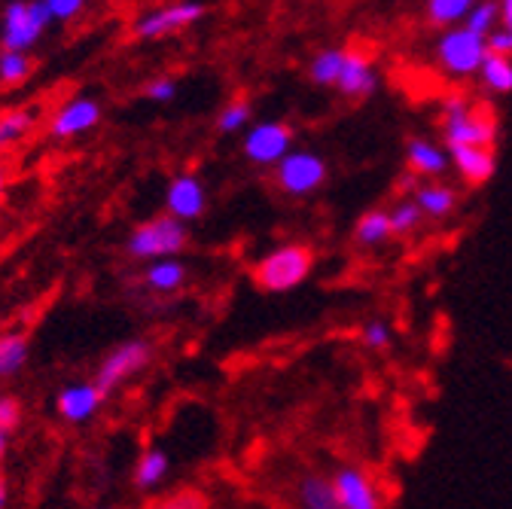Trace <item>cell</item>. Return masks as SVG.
<instances>
[{"label":"cell","instance_id":"cell-24","mask_svg":"<svg viewBox=\"0 0 512 509\" xmlns=\"http://www.w3.org/2000/svg\"><path fill=\"white\" fill-rule=\"evenodd\" d=\"M342 61H345V49H324L311 58L308 65V77L317 86H336L339 71H342Z\"/></svg>","mask_w":512,"mask_h":509},{"label":"cell","instance_id":"cell-31","mask_svg":"<svg viewBox=\"0 0 512 509\" xmlns=\"http://www.w3.org/2000/svg\"><path fill=\"white\" fill-rule=\"evenodd\" d=\"M150 509H211V500L199 488H180L162 497L159 503H153Z\"/></svg>","mask_w":512,"mask_h":509},{"label":"cell","instance_id":"cell-26","mask_svg":"<svg viewBox=\"0 0 512 509\" xmlns=\"http://www.w3.org/2000/svg\"><path fill=\"white\" fill-rule=\"evenodd\" d=\"M485 86L497 95H506L512 92V58H503V55H485L482 68H479Z\"/></svg>","mask_w":512,"mask_h":509},{"label":"cell","instance_id":"cell-38","mask_svg":"<svg viewBox=\"0 0 512 509\" xmlns=\"http://www.w3.org/2000/svg\"><path fill=\"white\" fill-rule=\"evenodd\" d=\"M497 7H500V19L506 28H512V0H497Z\"/></svg>","mask_w":512,"mask_h":509},{"label":"cell","instance_id":"cell-8","mask_svg":"<svg viewBox=\"0 0 512 509\" xmlns=\"http://www.w3.org/2000/svg\"><path fill=\"white\" fill-rule=\"evenodd\" d=\"M202 16H205V7L199 4V0H177V4L141 13L135 19L132 31L141 40H162L168 34H177V31H183L189 25H196Z\"/></svg>","mask_w":512,"mask_h":509},{"label":"cell","instance_id":"cell-37","mask_svg":"<svg viewBox=\"0 0 512 509\" xmlns=\"http://www.w3.org/2000/svg\"><path fill=\"white\" fill-rule=\"evenodd\" d=\"M418 186H421V183H418V174H412V171H406V174L400 177V183H397V189H400L403 196H409V193L415 196V189H418Z\"/></svg>","mask_w":512,"mask_h":509},{"label":"cell","instance_id":"cell-2","mask_svg":"<svg viewBox=\"0 0 512 509\" xmlns=\"http://www.w3.org/2000/svg\"><path fill=\"white\" fill-rule=\"evenodd\" d=\"M314 269V247L308 244H284L253 266V284L266 293H287L299 287Z\"/></svg>","mask_w":512,"mask_h":509},{"label":"cell","instance_id":"cell-12","mask_svg":"<svg viewBox=\"0 0 512 509\" xmlns=\"http://www.w3.org/2000/svg\"><path fill=\"white\" fill-rule=\"evenodd\" d=\"M165 214H171L174 220L180 223H189V220H199L208 208V193L199 177L192 174H177L171 183H168V193H165Z\"/></svg>","mask_w":512,"mask_h":509},{"label":"cell","instance_id":"cell-36","mask_svg":"<svg viewBox=\"0 0 512 509\" xmlns=\"http://www.w3.org/2000/svg\"><path fill=\"white\" fill-rule=\"evenodd\" d=\"M485 49L491 55H503V58H512V28H503V31H491L485 37Z\"/></svg>","mask_w":512,"mask_h":509},{"label":"cell","instance_id":"cell-6","mask_svg":"<svg viewBox=\"0 0 512 509\" xmlns=\"http://www.w3.org/2000/svg\"><path fill=\"white\" fill-rule=\"evenodd\" d=\"M275 183L293 199L311 196L327 183V162L311 150H290L275 165Z\"/></svg>","mask_w":512,"mask_h":509},{"label":"cell","instance_id":"cell-23","mask_svg":"<svg viewBox=\"0 0 512 509\" xmlns=\"http://www.w3.org/2000/svg\"><path fill=\"white\" fill-rule=\"evenodd\" d=\"M28 336L25 333H4L0 336V378H13L28 363Z\"/></svg>","mask_w":512,"mask_h":509},{"label":"cell","instance_id":"cell-27","mask_svg":"<svg viewBox=\"0 0 512 509\" xmlns=\"http://www.w3.org/2000/svg\"><path fill=\"white\" fill-rule=\"evenodd\" d=\"M388 220H391V235L406 238V235L418 232V226L424 223V214H421V208L415 205V199H403V202H397V205L388 211Z\"/></svg>","mask_w":512,"mask_h":509},{"label":"cell","instance_id":"cell-35","mask_svg":"<svg viewBox=\"0 0 512 509\" xmlns=\"http://www.w3.org/2000/svg\"><path fill=\"white\" fill-rule=\"evenodd\" d=\"M144 95H147L150 101H156V104H168V101H174V95H177V83H174L171 77H156V80H150V83L144 86Z\"/></svg>","mask_w":512,"mask_h":509},{"label":"cell","instance_id":"cell-17","mask_svg":"<svg viewBox=\"0 0 512 509\" xmlns=\"http://www.w3.org/2000/svg\"><path fill=\"white\" fill-rule=\"evenodd\" d=\"M415 205L427 220H448L458 208V193L445 183H421L415 189Z\"/></svg>","mask_w":512,"mask_h":509},{"label":"cell","instance_id":"cell-20","mask_svg":"<svg viewBox=\"0 0 512 509\" xmlns=\"http://www.w3.org/2000/svg\"><path fill=\"white\" fill-rule=\"evenodd\" d=\"M37 125V110L34 107H13L0 113V150H10L19 141L31 135Z\"/></svg>","mask_w":512,"mask_h":509},{"label":"cell","instance_id":"cell-40","mask_svg":"<svg viewBox=\"0 0 512 509\" xmlns=\"http://www.w3.org/2000/svg\"><path fill=\"white\" fill-rule=\"evenodd\" d=\"M7 452H10V433L0 430V461L7 458Z\"/></svg>","mask_w":512,"mask_h":509},{"label":"cell","instance_id":"cell-39","mask_svg":"<svg viewBox=\"0 0 512 509\" xmlns=\"http://www.w3.org/2000/svg\"><path fill=\"white\" fill-rule=\"evenodd\" d=\"M10 503V485H7V476L0 473V509H7Z\"/></svg>","mask_w":512,"mask_h":509},{"label":"cell","instance_id":"cell-33","mask_svg":"<svg viewBox=\"0 0 512 509\" xmlns=\"http://www.w3.org/2000/svg\"><path fill=\"white\" fill-rule=\"evenodd\" d=\"M52 22H71L86 10V0H40Z\"/></svg>","mask_w":512,"mask_h":509},{"label":"cell","instance_id":"cell-10","mask_svg":"<svg viewBox=\"0 0 512 509\" xmlns=\"http://www.w3.org/2000/svg\"><path fill=\"white\" fill-rule=\"evenodd\" d=\"M101 116H104L101 101L86 98V95H77V98H71L68 104H61L52 113V119H49V135L58 138V141H71L77 135L92 132L95 125L101 122Z\"/></svg>","mask_w":512,"mask_h":509},{"label":"cell","instance_id":"cell-3","mask_svg":"<svg viewBox=\"0 0 512 509\" xmlns=\"http://www.w3.org/2000/svg\"><path fill=\"white\" fill-rule=\"evenodd\" d=\"M189 244L186 223L174 220L171 214L153 217L141 223L132 235H128V257L156 263V260H177V253H183Z\"/></svg>","mask_w":512,"mask_h":509},{"label":"cell","instance_id":"cell-41","mask_svg":"<svg viewBox=\"0 0 512 509\" xmlns=\"http://www.w3.org/2000/svg\"><path fill=\"white\" fill-rule=\"evenodd\" d=\"M4 189H7V168L0 165V199H4Z\"/></svg>","mask_w":512,"mask_h":509},{"label":"cell","instance_id":"cell-32","mask_svg":"<svg viewBox=\"0 0 512 509\" xmlns=\"http://www.w3.org/2000/svg\"><path fill=\"white\" fill-rule=\"evenodd\" d=\"M360 342L369 351H384V348H391V342H394V330H391L388 321H384V317H372V321H366L363 330H360Z\"/></svg>","mask_w":512,"mask_h":509},{"label":"cell","instance_id":"cell-14","mask_svg":"<svg viewBox=\"0 0 512 509\" xmlns=\"http://www.w3.org/2000/svg\"><path fill=\"white\" fill-rule=\"evenodd\" d=\"M375 86H378V77H375L372 61L360 49H345V61H342L336 89L348 98H369L375 92Z\"/></svg>","mask_w":512,"mask_h":509},{"label":"cell","instance_id":"cell-21","mask_svg":"<svg viewBox=\"0 0 512 509\" xmlns=\"http://www.w3.org/2000/svg\"><path fill=\"white\" fill-rule=\"evenodd\" d=\"M394 235H391V220H388V211H366L357 226H354V244L369 250V247H381V244H388Z\"/></svg>","mask_w":512,"mask_h":509},{"label":"cell","instance_id":"cell-5","mask_svg":"<svg viewBox=\"0 0 512 509\" xmlns=\"http://www.w3.org/2000/svg\"><path fill=\"white\" fill-rule=\"evenodd\" d=\"M150 360H153V348L144 342V339H132V342H122V345H116L104 360H101V366H98V372H95V381L92 385L101 391V397L107 400L122 381H128L132 375H138L141 369H147L150 366Z\"/></svg>","mask_w":512,"mask_h":509},{"label":"cell","instance_id":"cell-18","mask_svg":"<svg viewBox=\"0 0 512 509\" xmlns=\"http://www.w3.org/2000/svg\"><path fill=\"white\" fill-rule=\"evenodd\" d=\"M296 503L299 509H339L333 479L320 473H305L296 482Z\"/></svg>","mask_w":512,"mask_h":509},{"label":"cell","instance_id":"cell-30","mask_svg":"<svg viewBox=\"0 0 512 509\" xmlns=\"http://www.w3.org/2000/svg\"><path fill=\"white\" fill-rule=\"evenodd\" d=\"M250 116H253L250 101H247V98H232V101L220 110V116H217V132H220V135H235V132H241L244 125L250 122Z\"/></svg>","mask_w":512,"mask_h":509},{"label":"cell","instance_id":"cell-15","mask_svg":"<svg viewBox=\"0 0 512 509\" xmlns=\"http://www.w3.org/2000/svg\"><path fill=\"white\" fill-rule=\"evenodd\" d=\"M448 159H452V165L470 186L488 183L497 171V156L491 147H455L448 150Z\"/></svg>","mask_w":512,"mask_h":509},{"label":"cell","instance_id":"cell-28","mask_svg":"<svg viewBox=\"0 0 512 509\" xmlns=\"http://www.w3.org/2000/svg\"><path fill=\"white\" fill-rule=\"evenodd\" d=\"M476 0H427V19L430 25H455L461 22Z\"/></svg>","mask_w":512,"mask_h":509},{"label":"cell","instance_id":"cell-11","mask_svg":"<svg viewBox=\"0 0 512 509\" xmlns=\"http://www.w3.org/2000/svg\"><path fill=\"white\" fill-rule=\"evenodd\" d=\"M333 488H336L339 509H381L378 488L369 479V473L360 467H351V464L339 467L333 476Z\"/></svg>","mask_w":512,"mask_h":509},{"label":"cell","instance_id":"cell-29","mask_svg":"<svg viewBox=\"0 0 512 509\" xmlns=\"http://www.w3.org/2000/svg\"><path fill=\"white\" fill-rule=\"evenodd\" d=\"M464 19H467V25H464V28H467L470 34H476V37H488V34L494 31L497 19H500L497 0H476L473 10H470Z\"/></svg>","mask_w":512,"mask_h":509},{"label":"cell","instance_id":"cell-16","mask_svg":"<svg viewBox=\"0 0 512 509\" xmlns=\"http://www.w3.org/2000/svg\"><path fill=\"white\" fill-rule=\"evenodd\" d=\"M406 162H409V171L418 174V177H442L448 168H452L448 150L445 147H436L427 138H412L406 144Z\"/></svg>","mask_w":512,"mask_h":509},{"label":"cell","instance_id":"cell-25","mask_svg":"<svg viewBox=\"0 0 512 509\" xmlns=\"http://www.w3.org/2000/svg\"><path fill=\"white\" fill-rule=\"evenodd\" d=\"M34 74V61L28 52L0 49V86H22Z\"/></svg>","mask_w":512,"mask_h":509},{"label":"cell","instance_id":"cell-34","mask_svg":"<svg viewBox=\"0 0 512 509\" xmlns=\"http://www.w3.org/2000/svg\"><path fill=\"white\" fill-rule=\"evenodd\" d=\"M22 424V403L13 394H0V430L13 433Z\"/></svg>","mask_w":512,"mask_h":509},{"label":"cell","instance_id":"cell-13","mask_svg":"<svg viewBox=\"0 0 512 509\" xmlns=\"http://www.w3.org/2000/svg\"><path fill=\"white\" fill-rule=\"evenodd\" d=\"M101 403H104V397L92 381H80V385H68L64 391H58L55 412L68 424H83V421L95 418Z\"/></svg>","mask_w":512,"mask_h":509},{"label":"cell","instance_id":"cell-7","mask_svg":"<svg viewBox=\"0 0 512 509\" xmlns=\"http://www.w3.org/2000/svg\"><path fill=\"white\" fill-rule=\"evenodd\" d=\"M485 55H488L485 37H476V34H470L467 28H452V31H445L442 40L436 43V58H439V65L445 68V74H452V77L479 74Z\"/></svg>","mask_w":512,"mask_h":509},{"label":"cell","instance_id":"cell-22","mask_svg":"<svg viewBox=\"0 0 512 509\" xmlns=\"http://www.w3.org/2000/svg\"><path fill=\"white\" fill-rule=\"evenodd\" d=\"M186 263L180 260H156L144 272V284L156 293H174L186 284Z\"/></svg>","mask_w":512,"mask_h":509},{"label":"cell","instance_id":"cell-4","mask_svg":"<svg viewBox=\"0 0 512 509\" xmlns=\"http://www.w3.org/2000/svg\"><path fill=\"white\" fill-rule=\"evenodd\" d=\"M52 25L40 0H10L0 13V46L13 52H28Z\"/></svg>","mask_w":512,"mask_h":509},{"label":"cell","instance_id":"cell-9","mask_svg":"<svg viewBox=\"0 0 512 509\" xmlns=\"http://www.w3.org/2000/svg\"><path fill=\"white\" fill-rule=\"evenodd\" d=\"M293 147V132L284 122H256L244 138V156L253 165H278Z\"/></svg>","mask_w":512,"mask_h":509},{"label":"cell","instance_id":"cell-19","mask_svg":"<svg viewBox=\"0 0 512 509\" xmlns=\"http://www.w3.org/2000/svg\"><path fill=\"white\" fill-rule=\"evenodd\" d=\"M168 470H171L168 452H162V449H156V445H150V449H144L141 458H138V467H135V488H138V491H156V488L168 479Z\"/></svg>","mask_w":512,"mask_h":509},{"label":"cell","instance_id":"cell-1","mask_svg":"<svg viewBox=\"0 0 512 509\" xmlns=\"http://www.w3.org/2000/svg\"><path fill=\"white\" fill-rule=\"evenodd\" d=\"M442 113H445V125H442L445 150H455V147H491L494 150L497 116L491 107H473L464 98H448Z\"/></svg>","mask_w":512,"mask_h":509}]
</instances>
